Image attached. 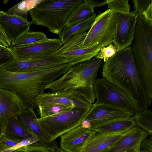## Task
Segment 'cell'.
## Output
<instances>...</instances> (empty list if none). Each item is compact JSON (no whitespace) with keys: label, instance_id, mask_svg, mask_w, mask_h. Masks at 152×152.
Listing matches in <instances>:
<instances>
[{"label":"cell","instance_id":"1","mask_svg":"<svg viewBox=\"0 0 152 152\" xmlns=\"http://www.w3.org/2000/svg\"><path fill=\"white\" fill-rule=\"evenodd\" d=\"M68 63L43 70L16 73L0 67V88L12 91L20 99L23 108L37 107L38 98L45 86L57 79L71 66Z\"/></svg>","mask_w":152,"mask_h":152},{"label":"cell","instance_id":"2","mask_svg":"<svg viewBox=\"0 0 152 152\" xmlns=\"http://www.w3.org/2000/svg\"><path fill=\"white\" fill-rule=\"evenodd\" d=\"M102 76L129 94L137 102L140 111L151 105L152 99L139 75L131 46L118 51L104 63Z\"/></svg>","mask_w":152,"mask_h":152},{"label":"cell","instance_id":"3","mask_svg":"<svg viewBox=\"0 0 152 152\" xmlns=\"http://www.w3.org/2000/svg\"><path fill=\"white\" fill-rule=\"evenodd\" d=\"M102 60L96 56L72 66L60 78L47 85L45 90L51 92L75 90L90 103L96 99L94 89Z\"/></svg>","mask_w":152,"mask_h":152},{"label":"cell","instance_id":"4","mask_svg":"<svg viewBox=\"0 0 152 152\" xmlns=\"http://www.w3.org/2000/svg\"><path fill=\"white\" fill-rule=\"evenodd\" d=\"M132 46L137 70L152 99V21L142 16L138 18Z\"/></svg>","mask_w":152,"mask_h":152},{"label":"cell","instance_id":"5","mask_svg":"<svg viewBox=\"0 0 152 152\" xmlns=\"http://www.w3.org/2000/svg\"><path fill=\"white\" fill-rule=\"evenodd\" d=\"M83 0H42L29 11L31 24L46 27L59 36L62 32L69 15Z\"/></svg>","mask_w":152,"mask_h":152},{"label":"cell","instance_id":"6","mask_svg":"<svg viewBox=\"0 0 152 152\" xmlns=\"http://www.w3.org/2000/svg\"><path fill=\"white\" fill-rule=\"evenodd\" d=\"M91 107L85 108H72L51 116L38 118V121L50 139L55 141L58 137L80 126Z\"/></svg>","mask_w":152,"mask_h":152},{"label":"cell","instance_id":"7","mask_svg":"<svg viewBox=\"0 0 152 152\" xmlns=\"http://www.w3.org/2000/svg\"><path fill=\"white\" fill-rule=\"evenodd\" d=\"M116 26L115 13L108 9L97 16L82 43L84 48H101L113 43Z\"/></svg>","mask_w":152,"mask_h":152},{"label":"cell","instance_id":"8","mask_svg":"<svg viewBox=\"0 0 152 152\" xmlns=\"http://www.w3.org/2000/svg\"><path fill=\"white\" fill-rule=\"evenodd\" d=\"M94 89L96 103L113 105L127 111L134 115L140 111L137 102L129 94L103 77L96 80Z\"/></svg>","mask_w":152,"mask_h":152},{"label":"cell","instance_id":"9","mask_svg":"<svg viewBox=\"0 0 152 152\" xmlns=\"http://www.w3.org/2000/svg\"><path fill=\"white\" fill-rule=\"evenodd\" d=\"M87 32L71 37L54 54V55L61 57L72 66L89 60L96 56L100 48H84L82 43Z\"/></svg>","mask_w":152,"mask_h":152},{"label":"cell","instance_id":"10","mask_svg":"<svg viewBox=\"0 0 152 152\" xmlns=\"http://www.w3.org/2000/svg\"><path fill=\"white\" fill-rule=\"evenodd\" d=\"M59 39H50L28 45L10 47L16 59L29 60L42 58L50 56L62 45Z\"/></svg>","mask_w":152,"mask_h":152},{"label":"cell","instance_id":"11","mask_svg":"<svg viewBox=\"0 0 152 152\" xmlns=\"http://www.w3.org/2000/svg\"><path fill=\"white\" fill-rule=\"evenodd\" d=\"M115 13L116 30L113 43L120 51L132 45L138 15L134 11L127 14Z\"/></svg>","mask_w":152,"mask_h":152},{"label":"cell","instance_id":"12","mask_svg":"<svg viewBox=\"0 0 152 152\" xmlns=\"http://www.w3.org/2000/svg\"><path fill=\"white\" fill-rule=\"evenodd\" d=\"M37 105L54 104L72 108H85L91 107L89 103L77 91H58L44 93L37 100Z\"/></svg>","mask_w":152,"mask_h":152},{"label":"cell","instance_id":"13","mask_svg":"<svg viewBox=\"0 0 152 152\" xmlns=\"http://www.w3.org/2000/svg\"><path fill=\"white\" fill-rule=\"evenodd\" d=\"M68 63L61 57L53 55L40 59L14 61L1 67L8 72L20 73L43 70Z\"/></svg>","mask_w":152,"mask_h":152},{"label":"cell","instance_id":"14","mask_svg":"<svg viewBox=\"0 0 152 152\" xmlns=\"http://www.w3.org/2000/svg\"><path fill=\"white\" fill-rule=\"evenodd\" d=\"M96 133L81 124L60 137L61 148L66 152H83Z\"/></svg>","mask_w":152,"mask_h":152},{"label":"cell","instance_id":"15","mask_svg":"<svg viewBox=\"0 0 152 152\" xmlns=\"http://www.w3.org/2000/svg\"><path fill=\"white\" fill-rule=\"evenodd\" d=\"M133 116L130 112L113 105L95 102L92 104L84 120L89 124L91 128L111 120Z\"/></svg>","mask_w":152,"mask_h":152},{"label":"cell","instance_id":"16","mask_svg":"<svg viewBox=\"0 0 152 152\" xmlns=\"http://www.w3.org/2000/svg\"><path fill=\"white\" fill-rule=\"evenodd\" d=\"M16 116L28 132L37 137L41 144L46 148H58L56 141H51L43 131L33 108H22Z\"/></svg>","mask_w":152,"mask_h":152},{"label":"cell","instance_id":"17","mask_svg":"<svg viewBox=\"0 0 152 152\" xmlns=\"http://www.w3.org/2000/svg\"><path fill=\"white\" fill-rule=\"evenodd\" d=\"M0 24L11 43L25 33L29 31L30 22L15 15L0 11Z\"/></svg>","mask_w":152,"mask_h":152},{"label":"cell","instance_id":"18","mask_svg":"<svg viewBox=\"0 0 152 152\" xmlns=\"http://www.w3.org/2000/svg\"><path fill=\"white\" fill-rule=\"evenodd\" d=\"M23 108L20 98L14 92L0 88V135L4 123Z\"/></svg>","mask_w":152,"mask_h":152},{"label":"cell","instance_id":"19","mask_svg":"<svg viewBox=\"0 0 152 152\" xmlns=\"http://www.w3.org/2000/svg\"><path fill=\"white\" fill-rule=\"evenodd\" d=\"M149 135L146 131L135 126L128 131L117 144L102 152H140L141 142Z\"/></svg>","mask_w":152,"mask_h":152},{"label":"cell","instance_id":"20","mask_svg":"<svg viewBox=\"0 0 152 152\" xmlns=\"http://www.w3.org/2000/svg\"><path fill=\"white\" fill-rule=\"evenodd\" d=\"M128 131L109 133H96L83 152H102L117 144Z\"/></svg>","mask_w":152,"mask_h":152},{"label":"cell","instance_id":"21","mask_svg":"<svg viewBox=\"0 0 152 152\" xmlns=\"http://www.w3.org/2000/svg\"><path fill=\"white\" fill-rule=\"evenodd\" d=\"M136 126L133 116L116 119L91 126L90 129L99 133L127 132Z\"/></svg>","mask_w":152,"mask_h":152},{"label":"cell","instance_id":"22","mask_svg":"<svg viewBox=\"0 0 152 152\" xmlns=\"http://www.w3.org/2000/svg\"><path fill=\"white\" fill-rule=\"evenodd\" d=\"M0 135L19 141L32 136L23 126L16 116L12 117L4 123Z\"/></svg>","mask_w":152,"mask_h":152},{"label":"cell","instance_id":"23","mask_svg":"<svg viewBox=\"0 0 152 152\" xmlns=\"http://www.w3.org/2000/svg\"><path fill=\"white\" fill-rule=\"evenodd\" d=\"M94 13V8L86 0L76 6L68 16L64 27H69L83 22Z\"/></svg>","mask_w":152,"mask_h":152},{"label":"cell","instance_id":"24","mask_svg":"<svg viewBox=\"0 0 152 152\" xmlns=\"http://www.w3.org/2000/svg\"><path fill=\"white\" fill-rule=\"evenodd\" d=\"M94 13L87 20L69 27H64L58 36L63 45L72 36L86 32L91 28L96 17Z\"/></svg>","mask_w":152,"mask_h":152},{"label":"cell","instance_id":"25","mask_svg":"<svg viewBox=\"0 0 152 152\" xmlns=\"http://www.w3.org/2000/svg\"><path fill=\"white\" fill-rule=\"evenodd\" d=\"M42 0H23L5 12L7 14L16 15L27 20L29 11L35 7Z\"/></svg>","mask_w":152,"mask_h":152},{"label":"cell","instance_id":"26","mask_svg":"<svg viewBox=\"0 0 152 152\" xmlns=\"http://www.w3.org/2000/svg\"><path fill=\"white\" fill-rule=\"evenodd\" d=\"M134 120L139 127L152 134V113L149 109L140 111L133 116Z\"/></svg>","mask_w":152,"mask_h":152},{"label":"cell","instance_id":"27","mask_svg":"<svg viewBox=\"0 0 152 152\" xmlns=\"http://www.w3.org/2000/svg\"><path fill=\"white\" fill-rule=\"evenodd\" d=\"M46 35L42 32H33L29 31L26 32L11 43L12 46L31 44L46 39Z\"/></svg>","mask_w":152,"mask_h":152},{"label":"cell","instance_id":"28","mask_svg":"<svg viewBox=\"0 0 152 152\" xmlns=\"http://www.w3.org/2000/svg\"><path fill=\"white\" fill-rule=\"evenodd\" d=\"M37 107L41 118L51 116L72 108L54 104L39 105Z\"/></svg>","mask_w":152,"mask_h":152},{"label":"cell","instance_id":"29","mask_svg":"<svg viewBox=\"0 0 152 152\" xmlns=\"http://www.w3.org/2000/svg\"><path fill=\"white\" fill-rule=\"evenodd\" d=\"M129 0H107V4L108 9L115 13L127 14L130 12V5Z\"/></svg>","mask_w":152,"mask_h":152},{"label":"cell","instance_id":"30","mask_svg":"<svg viewBox=\"0 0 152 152\" xmlns=\"http://www.w3.org/2000/svg\"><path fill=\"white\" fill-rule=\"evenodd\" d=\"M118 51L117 48L113 43L107 46L100 48V51L96 56L97 58L103 59L104 63L114 56Z\"/></svg>","mask_w":152,"mask_h":152},{"label":"cell","instance_id":"31","mask_svg":"<svg viewBox=\"0 0 152 152\" xmlns=\"http://www.w3.org/2000/svg\"><path fill=\"white\" fill-rule=\"evenodd\" d=\"M15 59L10 48L0 46V67Z\"/></svg>","mask_w":152,"mask_h":152},{"label":"cell","instance_id":"32","mask_svg":"<svg viewBox=\"0 0 152 152\" xmlns=\"http://www.w3.org/2000/svg\"><path fill=\"white\" fill-rule=\"evenodd\" d=\"M134 10L138 15V17L142 15L143 12L152 4V0H133Z\"/></svg>","mask_w":152,"mask_h":152},{"label":"cell","instance_id":"33","mask_svg":"<svg viewBox=\"0 0 152 152\" xmlns=\"http://www.w3.org/2000/svg\"><path fill=\"white\" fill-rule=\"evenodd\" d=\"M38 139L35 136L32 135L31 137L25 139L12 147L1 152H10L25 146L38 142Z\"/></svg>","mask_w":152,"mask_h":152},{"label":"cell","instance_id":"34","mask_svg":"<svg viewBox=\"0 0 152 152\" xmlns=\"http://www.w3.org/2000/svg\"><path fill=\"white\" fill-rule=\"evenodd\" d=\"M20 142L10 139L0 135V151L10 148Z\"/></svg>","mask_w":152,"mask_h":152},{"label":"cell","instance_id":"35","mask_svg":"<svg viewBox=\"0 0 152 152\" xmlns=\"http://www.w3.org/2000/svg\"><path fill=\"white\" fill-rule=\"evenodd\" d=\"M20 148L25 152H45V147L37 142Z\"/></svg>","mask_w":152,"mask_h":152},{"label":"cell","instance_id":"36","mask_svg":"<svg viewBox=\"0 0 152 152\" xmlns=\"http://www.w3.org/2000/svg\"><path fill=\"white\" fill-rule=\"evenodd\" d=\"M148 136L141 141L140 146V152H152V137Z\"/></svg>","mask_w":152,"mask_h":152},{"label":"cell","instance_id":"37","mask_svg":"<svg viewBox=\"0 0 152 152\" xmlns=\"http://www.w3.org/2000/svg\"><path fill=\"white\" fill-rule=\"evenodd\" d=\"M93 7H99L107 4V0H86Z\"/></svg>","mask_w":152,"mask_h":152},{"label":"cell","instance_id":"38","mask_svg":"<svg viewBox=\"0 0 152 152\" xmlns=\"http://www.w3.org/2000/svg\"><path fill=\"white\" fill-rule=\"evenodd\" d=\"M0 39L5 43L8 47L11 46V42L4 32L0 24Z\"/></svg>","mask_w":152,"mask_h":152},{"label":"cell","instance_id":"39","mask_svg":"<svg viewBox=\"0 0 152 152\" xmlns=\"http://www.w3.org/2000/svg\"><path fill=\"white\" fill-rule=\"evenodd\" d=\"M142 15L146 20L152 21V4L143 12Z\"/></svg>","mask_w":152,"mask_h":152},{"label":"cell","instance_id":"40","mask_svg":"<svg viewBox=\"0 0 152 152\" xmlns=\"http://www.w3.org/2000/svg\"><path fill=\"white\" fill-rule=\"evenodd\" d=\"M56 150L53 148L45 147V152H55Z\"/></svg>","mask_w":152,"mask_h":152},{"label":"cell","instance_id":"41","mask_svg":"<svg viewBox=\"0 0 152 152\" xmlns=\"http://www.w3.org/2000/svg\"><path fill=\"white\" fill-rule=\"evenodd\" d=\"M0 46L4 47H8L7 45L0 39Z\"/></svg>","mask_w":152,"mask_h":152},{"label":"cell","instance_id":"42","mask_svg":"<svg viewBox=\"0 0 152 152\" xmlns=\"http://www.w3.org/2000/svg\"><path fill=\"white\" fill-rule=\"evenodd\" d=\"M55 152H66L62 150L61 148H58V149H56Z\"/></svg>","mask_w":152,"mask_h":152},{"label":"cell","instance_id":"43","mask_svg":"<svg viewBox=\"0 0 152 152\" xmlns=\"http://www.w3.org/2000/svg\"><path fill=\"white\" fill-rule=\"evenodd\" d=\"M17 152H25V151L22 149L20 148L17 150Z\"/></svg>","mask_w":152,"mask_h":152},{"label":"cell","instance_id":"44","mask_svg":"<svg viewBox=\"0 0 152 152\" xmlns=\"http://www.w3.org/2000/svg\"><path fill=\"white\" fill-rule=\"evenodd\" d=\"M0 152H1L0 151ZM17 152V150H16L15 151H11V152Z\"/></svg>","mask_w":152,"mask_h":152}]
</instances>
